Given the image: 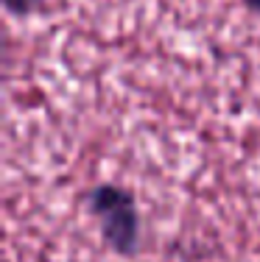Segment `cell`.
Returning <instances> with one entry per match:
<instances>
[{"label":"cell","instance_id":"1","mask_svg":"<svg viewBox=\"0 0 260 262\" xmlns=\"http://www.w3.org/2000/svg\"><path fill=\"white\" fill-rule=\"evenodd\" d=\"M87 209L98 221L101 237L115 254L132 257L140 246V217L134 195L115 184H98L87 195Z\"/></svg>","mask_w":260,"mask_h":262},{"label":"cell","instance_id":"2","mask_svg":"<svg viewBox=\"0 0 260 262\" xmlns=\"http://www.w3.org/2000/svg\"><path fill=\"white\" fill-rule=\"evenodd\" d=\"M39 3H42V0H3L6 11H11V14H17V17L31 14V11H34Z\"/></svg>","mask_w":260,"mask_h":262},{"label":"cell","instance_id":"3","mask_svg":"<svg viewBox=\"0 0 260 262\" xmlns=\"http://www.w3.org/2000/svg\"><path fill=\"white\" fill-rule=\"evenodd\" d=\"M244 6L249 11H255V14H260V0H244Z\"/></svg>","mask_w":260,"mask_h":262}]
</instances>
